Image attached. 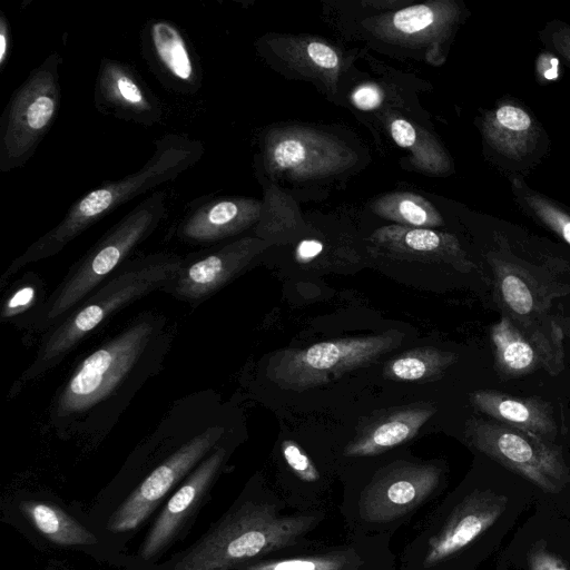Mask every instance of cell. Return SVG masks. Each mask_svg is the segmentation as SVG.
Instances as JSON below:
<instances>
[{"mask_svg": "<svg viewBox=\"0 0 570 570\" xmlns=\"http://www.w3.org/2000/svg\"><path fill=\"white\" fill-rule=\"evenodd\" d=\"M51 52L11 95L0 118V171L23 167L52 127L60 105L59 68Z\"/></svg>", "mask_w": 570, "mask_h": 570, "instance_id": "obj_8", "label": "cell"}, {"mask_svg": "<svg viewBox=\"0 0 570 570\" xmlns=\"http://www.w3.org/2000/svg\"><path fill=\"white\" fill-rule=\"evenodd\" d=\"M474 405L501 423L531 432L553 442L556 422L547 406L531 400H519L489 391H479L471 396Z\"/></svg>", "mask_w": 570, "mask_h": 570, "instance_id": "obj_18", "label": "cell"}, {"mask_svg": "<svg viewBox=\"0 0 570 570\" xmlns=\"http://www.w3.org/2000/svg\"><path fill=\"white\" fill-rule=\"evenodd\" d=\"M490 144L511 158L523 156L534 138V124L521 107L504 104L490 112L483 122Z\"/></svg>", "mask_w": 570, "mask_h": 570, "instance_id": "obj_19", "label": "cell"}, {"mask_svg": "<svg viewBox=\"0 0 570 570\" xmlns=\"http://www.w3.org/2000/svg\"><path fill=\"white\" fill-rule=\"evenodd\" d=\"M551 46L570 63V28L560 26L550 36Z\"/></svg>", "mask_w": 570, "mask_h": 570, "instance_id": "obj_35", "label": "cell"}, {"mask_svg": "<svg viewBox=\"0 0 570 570\" xmlns=\"http://www.w3.org/2000/svg\"><path fill=\"white\" fill-rule=\"evenodd\" d=\"M323 249L322 243L315 239L303 240L297 247V255L301 259H311Z\"/></svg>", "mask_w": 570, "mask_h": 570, "instance_id": "obj_36", "label": "cell"}, {"mask_svg": "<svg viewBox=\"0 0 570 570\" xmlns=\"http://www.w3.org/2000/svg\"><path fill=\"white\" fill-rule=\"evenodd\" d=\"M501 293L509 307L527 315L533 308V297L528 285L517 275L507 274L501 281Z\"/></svg>", "mask_w": 570, "mask_h": 570, "instance_id": "obj_28", "label": "cell"}, {"mask_svg": "<svg viewBox=\"0 0 570 570\" xmlns=\"http://www.w3.org/2000/svg\"><path fill=\"white\" fill-rule=\"evenodd\" d=\"M386 216L413 226L428 227L442 224L441 217L434 209L411 196L399 198L394 209L386 210Z\"/></svg>", "mask_w": 570, "mask_h": 570, "instance_id": "obj_27", "label": "cell"}, {"mask_svg": "<svg viewBox=\"0 0 570 570\" xmlns=\"http://www.w3.org/2000/svg\"><path fill=\"white\" fill-rule=\"evenodd\" d=\"M11 51V28L10 22L3 12H0V70L9 60Z\"/></svg>", "mask_w": 570, "mask_h": 570, "instance_id": "obj_34", "label": "cell"}, {"mask_svg": "<svg viewBox=\"0 0 570 570\" xmlns=\"http://www.w3.org/2000/svg\"><path fill=\"white\" fill-rule=\"evenodd\" d=\"M500 552L510 570H570V517L534 504Z\"/></svg>", "mask_w": 570, "mask_h": 570, "instance_id": "obj_10", "label": "cell"}, {"mask_svg": "<svg viewBox=\"0 0 570 570\" xmlns=\"http://www.w3.org/2000/svg\"><path fill=\"white\" fill-rule=\"evenodd\" d=\"M434 20V11L423 4L404 8L397 11L393 17L395 28L407 35L416 33L429 28Z\"/></svg>", "mask_w": 570, "mask_h": 570, "instance_id": "obj_29", "label": "cell"}, {"mask_svg": "<svg viewBox=\"0 0 570 570\" xmlns=\"http://www.w3.org/2000/svg\"><path fill=\"white\" fill-rule=\"evenodd\" d=\"M204 153L205 147L199 140L180 134L164 135L155 141L151 157L140 169L120 179L105 181L78 198L55 227L11 263L4 276H11L30 263L57 255L121 205L178 178L197 164Z\"/></svg>", "mask_w": 570, "mask_h": 570, "instance_id": "obj_2", "label": "cell"}, {"mask_svg": "<svg viewBox=\"0 0 570 570\" xmlns=\"http://www.w3.org/2000/svg\"><path fill=\"white\" fill-rule=\"evenodd\" d=\"M47 298L45 282L33 273L24 274L8 291L1 306L0 318L2 322L26 328Z\"/></svg>", "mask_w": 570, "mask_h": 570, "instance_id": "obj_23", "label": "cell"}, {"mask_svg": "<svg viewBox=\"0 0 570 570\" xmlns=\"http://www.w3.org/2000/svg\"><path fill=\"white\" fill-rule=\"evenodd\" d=\"M21 509L32 524L60 546L96 543L95 535L58 507L43 502H23Z\"/></svg>", "mask_w": 570, "mask_h": 570, "instance_id": "obj_21", "label": "cell"}, {"mask_svg": "<svg viewBox=\"0 0 570 570\" xmlns=\"http://www.w3.org/2000/svg\"><path fill=\"white\" fill-rule=\"evenodd\" d=\"M183 257L154 253L129 258L56 326L41 335L31 364L20 376L29 382L59 365L89 334L118 311L161 288L177 274Z\"/></svg>", "mask_w": 570, "mask_h": 570, "instance_id": "obj_3", "label": "cell"}, {"mask_svg": "<svg viewBox=\"0 0 570 570\" xmlns=\"http://www.w3.org/2000/svg\"><path fill=\"white\" fill-rule=\"evenodd\" d=\"M358 563L352 550L334 551L321 556L272 560L239 566V570H351Z\"/></svg>", "mask_w": 570, "mask_h": 570, "instance_id": "obj_24", "label": "cell"}, {"mask_svg": "<svg viewBox=\"0 0 570 570\" xmlns=\"http://www.w3.org/2000/svg\"><path fill=\"white\" fill-rule=\"evenodd\" d=\"M283 456L294 473L306 482L320 479V473L307 454L292 440L282 443Z\"/></svg>", "mask_w": 570, "mask_h": 570, "instance_id": "obj_30", "label": "cell"}, {"mask_svg": "<svg viewBox=\"0 0 570 570\" xmlns=\"http://www.w3.org/2000/svg\"><path fill=\"white\" fill-rule=\"evenodd\" d=\"M494 570H510V567L501 552L497 554Z\"/></svg>", "mask_w": 570, "mask_h": 570, "instance_id": "obj_37", "label": "cell"}, {"mask_svg": "<svg viewBox=\"0 0 570 570\" xmlns=\"http://www.w3.org/2000/svg\"><path fill=\"white\" fill-rule=\"evenodd\" d=\"M352 99L357 108L371 110L381 104L382 94L375 86L364 85L354 91Z\"/></svg>", "mask_w": 570, "mask_h": 570, "instance_id": "obj_32", "label": "cell"}, {"mask_svg": "<svg viewBox=\"0 0 570 570\" xmlns=\"http://www.w3.org/2000/svg\"><path fill=\"white\" fill-rule=\"evenodd\" d=\"M469 443L492 462L522 478L534 490V504L570 517V462L563 449L511 425L473 419Z\"/></svg>", "mask_w": 570, "mask_h": 570, "instance_id": "obj_7", "label": "cell"}, {"mask_svg": "<svg viewBox=\"0 0 570 570\" xmlns=\"http://www.w3.org/2000/svg\"><path fill=\"white\" fill-rule=\"evenodd\" d=\"M523 199L533 214L570 245V215L546 197L527 190Z\"/></svg>", "mask_w": 570, "mask_h": 570, "instance_id": "obj_26", "label": "cell"}, {"mask_svg": "<svg viewBox=\"0 0 570 570\" xmlns=\"http://www.w3.org/2000/svg\"><path fill=\"white\" fill-rule=\"evenodd\" d=\"M141 56L158 81L177 94L191 95L203 85L199 60L181 30L166 19H149L140 32Z\"/></svg>", "mask_w": 570, "mask_h": 570, "instance_id": "obj_13", "label": "cell"}, {"mask_svg": "<svg viewBox=\"0 0 570 570\" xmlns=\"http://www.w3.org/2000/svg\"><path fill=\"white\" fill-rule=\"evenodd\" d=\"M404 335L389 331L379 335L340 338L302 350H282L269 361L267 376L282 389L303 391L375 362L397 347Z\"/></svg>", "mask_w": 570, "mask_h": 570, "instance_id": "obj_9", "label": "cell"}, {"mask_svg": "<svg viewBox=\"0 0 570 570\" xmlns=\"http://www.w3.org/2000/svg\"><path fill=\"white\" fill-rule=\"evenodd\" d=\"M307 55L316 66L324 69H334L338 65L336 52L321 42H311L307 46Z\"/></svg>", "mask_w": 570, "mask_h": 570, "instance_id": "obj_31", "label": "cell"}, {"mask_svg": "<svg viewBox=\"0 0 570 570\" xmlns=\"http://www.w3.org/2000/svg\"><path fill=\"white\" fill-rule=\"evenodd\" d=\"M435 410L410 406L383 416L357 435L345 448L347 456H370L385 452L413 439Z\"/></svg>", "mask_w": 570, "mask_h": 570, "instance_id": "obj_17", "label": "cell"}, {"mask_svg": "<svg viewBox=\"0 0 570 570\" xmlns=\"http://www.w3.org/2000/svg\"><path fill=\"white\" fill-rule=\"evenodd\" d=\"M174 335L166 316L145 312L86 355L50 404L55 432L89 441L106 435L147 381L161 371Z\"/></svg>", "mask_w": 570, "mask_h": 570, "instance_id": "obj_1", "label": "cell"}, {"mask_svg": "<svg viewBox=\"0 0 570 570\" xmlns=\"http://www.w3.org/2000/svg\"><path fill=\"white\" fill-rule=\"evenodd\" d=\"M96 109L114 118L153 126L163 117L161 105L139 72L130 65L102 58L94 87Z\"/></svg>", "mask_w": 570, "mask_h": 570, "instance_id": "obj_14", "label": "cell"}, {"mask_svg": "<svg viewBox=\"0 0 570 570\" xmlns=\"http://www.w3.org/2000/svg\"><path fill=\"white\" fill-rule=\"evenodd\" d=\"M501 364L513 372L530 368L534 362V351L511 326L510 322L502 320L492 333Z\"/></svg>", "mask_w": 570, "mask_h": 570, "instance_id": "obj_25", "label": "cell"}, {"mask_svg": "<svg viewBox=\"0 0 570 570\" xmlns=\"http://www.w3.org/2000/svg\"><path fill=\"white\" fill-rule=\"evenodd\" d=\"M441 475V468L432 463L394 462L382 469L365 488L360 514L371 522L396 519L429 497Z\"/></svg>", "mask_w": 570, "mask_h": 570, "instance_id": "obj_12", "label": "cell"}, {"mask_svg": "<svg viewBox=\"0 0 570 570\" xmlns=\"http://www.w3.org/2000/svg\"><path fill=\"white\" fill-rule=\"evenodd\" d=\"M258 216L256 203L244 198H214L195 205L177 226V236L191 244H209L234 236Z\"/></svg>", "mask_w": 570, "mask_h": 570, "instance_id": "obj_16", "label": "cell"}, {"mask_svg": "<svg viewBox=\"0 0 570 570\" xmlns=\"http://www.w3.org/2000/svg\"><path fill=\"white\" fill-rule=\"evenodd\" d=\"M313 514L278 515L274 507L247 502L225 515L176 563L174 570H230L294 544L315 523Z\"/></svg>", "mask_w": 570, "mask_h": 570, "instance_id": "obj_6", "label": "cell"}, {"mask_svg": "<svg viewBox=\"0 0 570 570\" xmlns=\"http://www.w3.org/2000/svg\"><path fill=\"white\" fill-rule=\"evenodd\" d=\"M390 249L425 258L446 259L460 252L454 238L425 228H387L375 236Z\"/></svg>", "mask_w": 570, "mask_h": 570, "instance_id": "obj_20", "label": "cell"}, {"mask_svg": "<svg viewBox=\"0 0 570 570\" xmlns=\"http://www.w3.org/2000/svg\"><path fill=\"white\" fill-rule=\"evenodd\" d=\"M391 135L394 141L404 148L412 147L416 139L413 126L404 119H395L391 125Z\"/></svg>", "mask_w": 570, "mask_h": 570, "instance_id": "obj_33", "label": "cell"}, {"mask_svg": "<svg viewBox=\"0 0 570 570\" xmlns=\"http://www.w3.org/2000/svg\"><path fill=\"white\" fill-rule=\"evenodd\" d=\"M227 456L228 448L222 443L186 478L149 530L139 550L142 559L148 560L155 557L168 546L188 514L216 479Z\"/></svg>", "mask_w": 570, "mask_h": 570, "instance_id": "obj_15", "label": "cell"}, {"mask_svg": "<svg viewBox=\"0 0 570 570\" xmlns=\"http://www.w3.org/2000/svg\"><path fill=\"white\" fill-rule=\"evenodd\" d=\"M455 360L452 353L434 347H417L405 351L384 366L389 380L417 382L440 376Z\"/></svg>", "mask_w": 570, "mask_h": 570, "instance_id": "obj_22", "label": "cell"}, {"mask_svg": "<svg viewBox=\"0 0 570 570\" xmlns=\"http://www.w3.org/2000/svg\"><path fill=\"white\" fill-rule=\"evenodd\" d=\"M166 194L151 193L112 225L69 269L26 330L46 333L104 283L158 228Z\"/></svg>", "mask_w": 570, "mask_h": 570, "instance_id": "obj_4", "label": "cell"}, {"mask_svg": "<svg viewBox=\"0 0 570 570\" xmlns=\"http://www.w3.org/2000/svg\"><path fill=\"white\" fill-rule=\"evenodd\" d=\"M259 249L257 239L242 238L193 253L183 258L177 274L161 291L197 306L238 275Z\"/></svg>", "mask_w": 570, "mask_h": 570, "instance_id": "obj_11", "label": "cell"}, {"mask_svg": "<svg viewBox=\"0 0 570 570\" xmlns=\"http://www.w3.org/2000/svg\"><path fill=\"white\" fill-rule=\"evenodd\" d=\"M227 433L217 397L209 390L191 394L186 419L169 454L111 515L108 529L124 532L137 528L174 485L224 443Z\"/></svg>", "mask_w": 570, "mask_h": 570, "instance_id": "obj_5", "label": "cell"}]
</instances>
